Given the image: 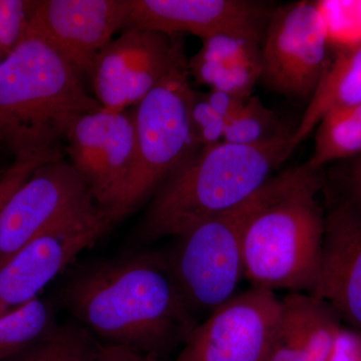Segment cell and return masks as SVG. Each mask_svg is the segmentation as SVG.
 Here are the masks:
<instances>
[{
	"instance_id": "obj_27",
	"label": "cell",
	"mask_w": 361,
	"mask_h": 361,
	"mask_svg": "<svg viewBox=\"0 0 361 361\" xmlns=\"http://www.w3.org/2000/svg\"><path fill=\"white\" fill-rule=\"evenodd\" d=\"M330 361H361V337L341 329Z\"/></svg>"
},
{
	"instance_id": "obj_11",
	"label": "cell",
	"mask_w": 361,
	"mask_h": 361,
	"mask_svg": "<svg viewBox=\"0 0 361 361\" xmlns=\"http://www.w3.org/2000/svg\"><path fill=\"white\" fill-rule=\"evenodd\" d=\"M70 163L108 216L137 158L134 109L102 110L78 118L66 137Z\"/></svg>"
},
{
	"instance_id": "obj_23",
	"label": "cell",
	"mask_w": 361,
	"mask_h": 361,
	"mask_svg": "<svg viewBox=\"0 0 361 361\" xmlns=\"http://www.w3.org/2000/svg\"><path fill=\"white\" fill-rule=\"evenodd\" d=\"M30 1L0 0V49L9 54L18 44L27 23Z\"/></svg>"
},
{
	"instance_id": "obj_24",
	"label": "cell",
	"mask_w": 361,
	"mask_h": 361,
	"mask_svg": "<svg viewBox=\"0 0 361 361\" xmlns=\"http://www.w3.org/2000/svg\"><path fill=\"white\" fill-rule=\"evenodd\" d=\"M51 160H45V159L30 161L16 160V163L0 177V215L11 195L32 175L35 169L39 168L45 161Z\"/></svg>"
},
{
	"instance_id": "obj_15",
	"label": "cell",
	"mask_w": 361,
	"mask_h": 361,
	"mask_svg": "<svg viewBox=\"0 0 361 361\" xmlns=\"http://www.w3.org/2000/svg\"><path fill=\"white\" fill-rule=\"evenodd\" d=\"M339 319L361 330V211L342 200L325 215L314 293Z\"/></svg>"
},
{
	"instance_id": "obj_17",
	"label": "cell",
	"mask_w": 361,
	"mask_h": 361,
	"mask_svg": "<svg viewBox=\"0 0 361 361\" xmlns=\"http://www.w3.org/2000/svg\"><path fill=\"white\" fill-rule=\"evenodd\" d=\"M361 104V42L341 45L330 56L307 109L294 130L301 144L330 111Z\"/></svg>"
},
{
	"instance_id": "obj_28",
	"label": "cell",
	"mask_w": 361,
	"mask_h": 361,
	"mask_svg": "<svg viewBox=\"0 0 361 361\" xmlns=\"http://www.w3.org/2000/svg\"><path fill=\"white\" fill-rule=\"evenodd\" d=\"M97 361H160L155 355L141 353L128 346L101 345Z\"/></svg>"
},
{
	"instance_id": "obj_7",
	"label": "cell",
	"mask_w": 361,
	"mask_h": 361,
	"mask_svg": "<svg viewBox=\"0 0 361 361\" xmlns=\"http://www.w3.org/2000/svg\"><path fill=\"white\" fill-rule=\"evenodd\" d=\"M329 23L317 2L273 11L261 39L260 80L283 96L310 99L330 59Z\"/></svg>"
},
{
	"instance_id": "obj_1",
	"label": "cell",
	"mask_w": 361,
	"mask_h": 361,
	"mask_svg": "<svg viewBox=\"0 0 361 361\" xmlns=\"http://www.w3.org/2000/svg\"><path fill=\"white\" fill-rule=\"evenodd\" d=\"M59 296L92 336L160 360L184 344L199 323L161 252H135L87 266Z\"/></svg>"
},
{
	"instance_id": "obj_10",
	"label": "cell",
	"mask_w": 361,
	"mask_h": 361,
	"mask_svg": "<svg viewBox=\"0 0 361 361\" xmlns=\"http://www.w3.org/2000/svg\"><path fill=\"white\" fill-rule=\"evenodd\" d=\"M183 42L182 35L123 30L97 54L87 73L97 102L104 110L134 108L165 77Z\"/></svg>"
},
{
	"instance_id": "obj_20",
	"label": "cell",
	"mask_w": 361,
	"mask_h": 361,
	"mask_svg": "<svg viewBox=\"0 0 361 361\" xmlns=\"http://www.w3.org/2000/svg\"><path fill=\"white\" fill-rule=\"evenodd\" d=\"M101 344L73 320L56 325L49 334L9 361H97Z\"/></svg>"
},
{
	"instance_id": "obj_2",
	"label": "cell",
	"mask_w": 361,
	"mask_h": 361,
	"mask_svg": "<svg viewBox=\"0 0 361 361\" xmlns=\"http://www.w3.org/2000/svg\"><path fill=\"white\" fill-rule=\"evenodd\" d=\"M102 109L73 66L27 30L0 61V142L16 161L61 156L73 123Z\"/></svg>"
},
{
	"instance_id": "obj_8",
	"label": "cell",
	"mask_w": 361,
	"mask_h": 361,
	"mask_svg": "<svg viewBox=\"0 0 361 361\" xmlns=\"http://www.w3.org/2000/svg\"><path fill=\"white\" fill-rule=\"evenodd\" d=\"M101 213L104 212L89 185L70 161L61 156L45 161L2 209L0 267L30 240L54 226Z\"/></svg>"
},
{
	"instance_id": "obj_14",
	"label": "cell",
	"mask_w": 361,
	"mask_h": 361,
	"mask_svg": "<svg viewBox=\"0 0 361 361\" xmlns=\"http://www.w3.org/2000/svg\"><path fill=\"white\" fill-rule=\"evenodd\" d=\"M273 11L254 0H128L123 30L190 33L202 40L223 32L262 37Z\"/></svg>"
},
{
	"instance_id": "obj_5",
	"label": "cell",
	"mask_w": 361,
	"mask_h": 361,
	"mask_svg": "<svg viewBox=\"0 0 361 361\" xmlns=\"http://www.w3.org/2000/svg\"><path fill=\"white\" fill-rule=\"evenodd\" d=\"M293 168L271 178L248 200L176 237L166 253L188 307L206 317L236 295L244 279V240L252 218L290 180Z\"/></svg>"
},
{
	"instance_id": "obj_9",
	"label": "cell",
	"mask_w": 361,
	"mask_h": 361,
	"mask_svg": "<svg viewBox=\"0 0 361 361\" xmlns=\"http://www.w3.org/2000/svg\"><path fill=\"white\" fill-rule=\"evenodd\" d=\"M281 298L250 287L198 323L174 361H267Z\"/></svg>"
},
{
	"instance_id": "obj_16",
	"label": "cell",
	"mask_w": 361,
	"mask_h": 361,
	"mask_svg": "<svg viewBox=\"0 0 361 361\" xmlns=\"http://www.w3.org/2000/svg\"><path fill=\"white\" fill-rule=\"evenodd\" d=\"M262 37L248 32H223L203 40L188 61L190 77L211 90L252 96L262 75Z\"/></svg>"
},
{
	"instance_id": "obj_4",
	"label": "cell",
	"mask_w": 361,
	"mask_h": 361,
	"mask_svg": "<svg viewBox=\"0 0 361 361\" xmlns=\"http://www.w3.org/2000/svg\"><path fill=\"white\" fill-rule=\"evenodd\" d=\"M319 171L293 168L286 186L252 218L244 240V279L251 287L314 293L325 231Z\"/></svg>"
},
{
	"instance_id": "obj_6",
	"label": "cell",
	"mask_w": 361,
	"mask_h": 361,
	"mask_svg": "<svg viewBox=\"0 0 361 361\" xmlns=\"http://www.w3.org/2000/svg\"><path fill=\"white\" fill-rule=\"evenodd\" d=\"M194 89L183 42L159 84L134 106L137 158L115 206L111 224L137 210L185 161L199 151L190 122Z\"/></svg>"
},
{
	"instance_id": "obj_12",
	"label": "cell",
	"mask_w": 361,
	"mask_h": 361,
	"mask_svg": "<svg viewBox=\"0 0 361 361\" xmlns=\"http://www.w3.org/2000/svg\"><path fill=\"white\" fill-rule=\"evenodd\" d=\"M106 214L68 221L26 243L0 267V316L39 298V292L111 229Z\"/></svg>"
},
{
	"instance_id": "obj_22",
	"label": "cell",
	"mask_w": 361,
	"mask_h": 361,
	"mask_svg": "<svg viewBox=\"0 0 361 361\" xmlns=\"http://www.w3.org/2000/svg\"><path fill=\"white\" fill-rule=\"evenodd\" d=\"M192 137L199 151L224 142L227 122L218 115L206 94L194 90L190 108Z\"/></svg>"
},
{
	"instance_id": "obj_3",
	"label": "cell",
	"mask_w": 361,
	"mask_h": 361,
	"mask_svg": "<svg viewBox=\"0 0 361 361\" xmlns=\"http://www.w3.org/2000/svg\"><path fill=\"white\" fill-rule=\"evenodd\" d=\"M290 135L263 144L223 142L185 161L154 195L135 241L178 237L248 200L299 146Z\"/></svg>"
},
{
	"instance_id": "obj_21",
	"label": "cell",
	"mask_w": 361,
	"mask_h": 361,
	"mask_svg": "<svg viewBox=\"0 0 361 361\" xmlns=\"http://www.w3.org/2000/svg\"><path fill=\"white\" fill-rule=\"evenodd\" d=\"M292 133L282 125L275 111L266 108L258 97L251 96L238 115L228 123L224 142L251 146Z\"/></svg>"
},
{
	"instance_id": "obj_18",
	"label": "cell",
	"mask_w": 361,
	"mask_h": 361,
	"mask_svg": "<svg viewBox=\"0 0 361 361\" xmlns=\"http://www.w3.org/2000/svg\"><path fill=\"white\" fill-rule=\"evenodd\" d=\"M361 155V104L330 111L316 127L314 149L307 165L319 171L332 161Z\"/></svg>"
},
{
	"instance_id": "obj_19",
	"label": "cell",
	"mask_w": 361,
	"mask_h": 361,
	"mask_svg": "<svg viewBox=\"0 0 361 361\" xmlns=\"http://www.w3.org/2000/svg\"><path fill=\"white\" fill-rule=\"evenodd\" d=\"M51 305L37 298L0 316V361L13 360L56 326Z\"/></svg>"
},
{
	"instance_id": "obj_13",
	"label": "cell",
	"mask_w": 361,
	"mask_h": 361,
	"mask_svg": "<svg viewBox=\"0 0 361 361\" xmlns=\"http://www.w3.org/2000/svg\"><path fill=\"white\" fill-rule=\"evenodd\" d=\"M128 0L30 1L25 30L44 39L80 75L123 30Z\"/></svg>"
},
{
	"instance_id": "obj_26",
	"label": "cell",
	"mask_w": 361,
	"mask_h": 361,
	"mask_svg": "<svg viewBox=\"0 0 361 361\" xmlns=\"http://www.w3.org/2000/svg\"><path fill=\"white\" fill-rule=\"evenodd\" d=\"M342 186L345 193L343 200L361 211V155L351 159L344 171Z\"/></svg>"
},
{
	"instance_id": "obj_25",
	"label": "cell",
	"mask_w": 361,
	"mask_h": 361,
	"mask_svg": "<svg viewBox=\"0 0 361 361\" xmlns=\"http://www.w3.org/2000/svg\"><path fill=\"white\" fill-rule=\"evenodd\" d=\"M206 96L209 104L214 110L217 111L218 115L224 118L227 125L235 116L238 115L239 111L243 109L250 97L234 96V94L216 92V90L206 92Z\"/></svg>"
}]
</instances>
